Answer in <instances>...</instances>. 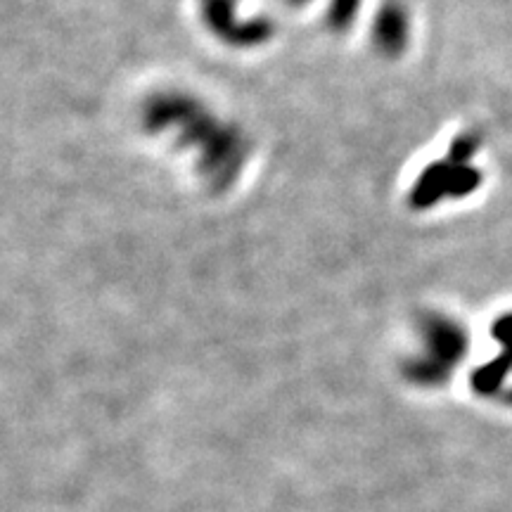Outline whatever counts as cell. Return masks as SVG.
I'll return each instance as SVG.
<instances>
[{
	"mask_svg": "<svg viewBox=\"0 0 512 512\" xmlns=\"http://www.w3.org/2000/svg\"><path fill=\"white\" fill-rule=\"evenodd\" d=\"M494 332H496V337L501 339L503 344H508V347L512 349V313H508V316L498 320Z\"/></svg>",
	"mask_w": 512,
	"mask_h": 512,
	"instance_id": "obj_1",
	"label": "cell"
}]
</instances>
